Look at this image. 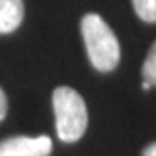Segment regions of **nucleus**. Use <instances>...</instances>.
<instances>
[{
    "label": "nucleus",
    "instance_id": "1",
    "mask_svg": "<svg viewBox=\"0 0 156 156\" xmlns=\"http://www.w3.org/2000/svg\"><path fill=\"white\" fill-rule=\"evenodd\" d=\"M81 34L88 60L98 72H113L120 60V45L111 27L98 13H87L81 19Z\"/></svg>",
    "mask_w": 156,
    "mask_h": 156
},
{
    "label": "nucleus",
    "instance_id": "2",
    "mask_svg": "<svg viewBox=\"0 0 156 156\" xmlns=\"http://www.w3.org/2000/svg\"><path fill=\"white\" fill-rule=\"evenodd\" d=\"M53 109L60 141H79L85 136L88 124V113L83 96L77 90H73L72 87H58L53 92Z\"/></svg>",
    "mask_w": 156,
    "mask_h": 156
},
{
    "label": "nucleus",
    "instance_id": "3",
    "mask_svg": "<svg viewBox=\"0 0 156 156\" xmlns=\"http://www.w3.org/2000/svg\"><path fill=\"white\" fill-rule=\"evenodd\" d=\"M53 141L49 136H15L0 141V156H49Z\"/></svg>",
    "mask_w": 156,
    "mask_h": 156
},
{
    "label": "nucleus",
    "instance_id": "4",
    "mask_svg": "<svg viewBox=\"0 0 156 156\" xmlns=\"http://www.w3.org/2000/svg\"><path fill=\"white\" fill-rule=\"evenodd\" d=\"M25 17L23 0H0V34L15 32Z\"/></svg>",
    "mask_w": 156,
    "mask_h": 156
},
{
    "label": "nucleus",
    "instance_id": "5",
    "mask_svg": "<svg viewBox=\"0 0 156 156\" xmlns=\"http://www.w3.org/2000/svg\"><path fill=\"white\" fill-rule=\"evenodd\" d=\"M132 4L141 21L156 23V0H132Z\"/></svg>",
    "mask_w": 156,
    "mask_h": 156
},
{
    "label": "nucleus",
    "instance_id": "6",
    "mask_svg": "<svg viewBox=\"0 0 156 156\" xmlns=\"http://www.w3.org/2000/svg\"><path fill=\"white\" fill-rule=\"evenodd\" d=\"M141 73H143V81H147L151 87H156V41L152 43L147 58L143 62Z\"/></svg>",
    "mask_w": 156,
    "mask_h": 156
},
{
    "label": "nucleus",
    "instance_id": "7",
    "mask_svg": "<svg viewBox=\"0 0 156 156\" xmlns=\"http://www.w3.org/2000/svg\"><path fill=\"white\" fill-rule=\"evenodd\" d=\"M8 115V98L4 94V90L0 88V122H2Z\"/></svg>",
    "mask_w": 156,
    "mask_h": 156
},
{
    "label": "nucleus",
    "instance_id": "8",
    "mask_svg": "<svg viewBox=\"0 0 156 156\" xmlns=\"http://www.w3.org/2000/svg\"><path fill=\"white\" fill-rule=\"evenodd\" d=\"M141 156H156V143H151L143 149V154Z\"/></svg>",
    "mask_w": 156,
    "mask_h": 156
},
{
    "label": "nucleus",
    "instance_id": "9",
    "mask_svg": "<svg viewBox=\"0 0 156 156\" xmlns=\"http://www.w3.org/2000/svg\"><path fill=\"white\" fill-rule=\"evenodd\" d=\"M141 88H143V90H151V88H152V87H151V85H149L147 81H143V85H141Z\"/></svg>",
    "mask_w": 156,
    "mask_h": 156
}]
</instances>
